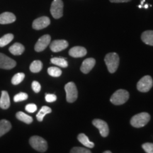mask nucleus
Segmentation results:
<instances>
[{"label": "nucleus", "mask_w": 153, "mask_h": 153, "mask_svg": "<svg viewBox=\"0 0 153 153\" xmlns=\"http://www.w3.org/2000/svg\"><path fill=\"white\" fill-rule=\"evenodd\" d=\"M107 68L110 73H114L119 65V56L116 53H110L106 55L104 58Z\"/></svg>", "instance_id": "nucleus-1"}, {"label": "nucleus", "mask_w": 153, "mask_h": 153, "mask_svg": "<svg viewBox=\"0 0 153 153\" xmlns=\"http://www.w3.org/2000/svg\"><path fill=\"white\" fill-rule=\"evenodd\" d=\"M150 115L148 113L143 112L133 116L131 120V124L135 128H142L150 121Z\"/></svg>", "instance_id": "nucleus-2"}, {"label": "nucleus", "mask_w": 153, "mask_h": 153, "mask_svg": "<svg viewBox=\"0 0 153 153\" xmlns=\"http://www.w3.org/2000/svg\"><path fill=\"white\" fill-rule=\"evenodd\" d=\"M129 93L128 91L124 89H119L113 94L111 97V102L115 105H121L128 100Z\"/></svg>", "instance_id": "nucleus-3"}, {"label": "nucleus", "mask_w": 153, "mask_h": 153, "mask_svg": "<svg viewBox=\"0 0 153 153\" xmlns=\"http://www.w3.org/2000/svg\"><path fill=\"white\" fill-rule=\"evenodd\" d=\"M30 146L38 152H44L48 149V143L45 139L40 136H32L29 140Z\"/></svg>", "instance_id": "nucleus-4"}, {"label": "nucleus", "mask_w": 153, "mask_h": 153, "mask_svg": "<svg viewBox=\"0 0 153 153\" xmlns=\"http://www.w3.org/2000/svg\"><path fill=\"white\" fill-rule=\"evenodd\" d=\"M66 91V99L68 102L73 103L77 99L78 91L75 84L74 82H70L67 84L65 87Z\"/></svg>", "instance_id": "nucleus-5"}, {"label": "nucleus", "mask_w": 153, "mask_h": 153, "mask_svg": "<svg viewBox=\"0 0 153 153\" xmlns=\"http://www.w3.org/2000/svg\"><path fill=\"white\" fill-rule=\"evenodd\" d=\"M153 85L152 78L150 76L146 75L140 79L137 84V90L140 92H148L151 89Z\"/></svg>", "instance_id": "nucleus-6"}, {"label": "nucleus", "mask_w": 153, "mask_h": 153, "mask_svg": "<svg viewBox=\"0 0 153 153\" xmlns=\"http://www.w3.org/2000/svg\"><path fill=\"white\" fill-rule=\"evenodd\" d=\"M63 2L62 0H53L51 7V14L55 19H60L63 15Z\"/></svg>", "instance_id": "nucleus-7"}, {"label": "nucleus", "mask_w": 153, "mask_h": 153, "mask_svg": "<svg viewBox=\"0 0 153 153\" xmlns=\"http://www.w3.org/2000/svg\"><path fill=\"white\" fill-rule=\"evenodd\" d=\"M16 65V61L3 53H0V68L4 70H11L15 68Z\"/></svg>", "instance_id": "nucleus-8"}, {"label": "nucleus", "mask_w": 153, "mask_h": 153, "mask_svg": "<svg viewBox=\"0 0 153 153\" xmlns=\"http://www.w3.org/2000/svg\"><path fill=\"white\" fill-rule=\"evenodd\" d=\"M51 37L49 35H44L38 39L37 43L35 45V51L36 52H41L43 51L51 43Z\"/></svg>", "instance_id": "nucleus-9"}, {"label": "nucleus", "mask_w": 153, "mask_h": 153, "mask_svg": "<svg viewBox=\"0 0 153 153\" xmlns=\"http://www.w3.org/2000/svg\"><path fill=\"white\" fill-rule=\"evenodd\" d=\"M93 125L99 130L101 135L102 137H107L109 133V129H108V124L104 120L101 119H94L92 121Z\"/></svg>", "instance_id": "nucleus-10"}, {"label": "nucleus", "mask_w": 153, "mask_h": 153, "mask_svg": "<svg viewBox=\"0 0 153 153\" xmlns=\"http://www.w3.org/2000/svg\"><path fill=\"white\" fill-rule=\"evenodd\" d=\"M51 24V20L48 16H41L33 21L32 27L35 30H41L46 28Z\"/></svg>", "instance_id": "nucleus-11"}, {"label": "nucleus", "mask_w": 153, "mask_h": 153, "mask_svg": "<svg viewBox=\"0 0 153 153\" xmlns=\"http://www.w3.org/2000/svg\"><path fill=\"white\" fill-rule=\"evenodd\" d=\"M68 42L65 40H55L50 45V48L54 53L60 52L68 47Z\"/></svg>", "instance_id": "nucleus-12"}, {"label": "nucleus", "mask_w": 153, "mask_h": 153, "mask_svg": "<svg viewBox=\"0 0 153 153\" xmlns=\"http://www.w3.org/2000/svg\"><path fill=\"white\" fill-rule=\"evenodd\" d=\"M95 64V59L91 58V57H90V58H87L83 61L81 68H80V70H81V71L83 72V73L87 74L92 70V68L94 67Z\"/></svg>", "instance_id": "nucleus-13"}, {"label": "nucleus", "mask_w": 153, "mask_h": 153, "mask_svg": "<svg viewBox=\"0 0 153 153\" xmlns=\"http://www.w3.org/2000/svg\"><path fill=\"white\" fill-rule=\"evenodd\" d=\"M16 17L11 12H4L0 14V24H9L14 23Z\"/></svg>", "instance_id": "nucleus-14"}, {"label": "nucleus", "mask_w": 153, "mask_h": 153, "mask_svg": "<svg viewBox=\"0 0 153 153\" xmlns=\"http://www.w3.org/2000/svg\"><path fill=\"white\" fill-rule=\"evenodd\" d=\"M87 50L84 47L75 46L70 50L69 55L73 57H82L87 55Z\"/></svg>", "instance_id": "nucleus-15"}, {"label": "nucleus", "mask_w": 153, "mask_h": 153, "mask_svg": "<svg viewBox=\"0 0 153 153\" xmlns=\"http://www.w3.org/2000/svg\"><path fill=\"white\" fill-rule=\"evenodd\" d=\"M10 106V98L7 91H1V98H0V108L2 109H7Z\"/></svg>", "instance_id": "nucleus-16"}, {"label": "nucleus", "mask_w": 153, "mask_h": 153, "mask_svg": "<svg viewBox=\"0 0 153 153\" xmlns=\"http://www.w3.org/2000/svg\"><path fill=\"white\" fill-rule=\"evenodd\" d=\"M9 52L14 55H20L24 52L25 48L22 44L19 43H15L13 44L9 49Z\"/></svg>", "instance_id": "nucleus-17"}, {"label": "nucleus", "mask_w": 153, "mask_h": 153, "mask_svg": "<svg viewBox=\"0 0 153 153\" xmlns=\"http://www.w3.org/2000/svg\"><path fill=\"white\" fill-rule=\"evenodd\" d=\"M141 39L145 44L153 46V30H146L141 35Z\"/></svg>", "instance_id": "nucleus-18"}, {"label": "nucleus", "mask_w": 153, "mask_h": 153, "mask_svg": "<svg viewBox=\"0 0 153 153\" xmlns=\"http://www.w3.org/2000/svg\"><path fill=\"white\" fill-rule=\"evenodd\" d=\"M11 128V124L7 120L3 119L0 120V137L4 135L10 131Z\"/></svg>", "instance_id": "nucleus-19"}, {"label": "nucleus", "mask_w": 153, "mask_h": 153, "mask_svg": "<svg viewBox=\"0 0 153 153\" xmlns=\"http://www.w3.org/2000/svg\"><path fill=\"white\" fill-rule=\"evenodd\" d=\"M77 139L82 145H85V147H87L88 148H93L94 147V143L91 142V141L89 140V139L88 138V137L85 135V134L84 133L79 134V135H78L77 137Z\"/></svg>", "instance_id": "nucleus-20"}, {"label": "nucleus", "mask_w": 153, "mask_h": 153, "mask_svg": "<svg viewBox=\"0 0 153 153\" xmlns=\"http://www.w3.org/2000/svg\"><path fill=\"white\" fill-rule=\"evenodd\" d=\"M51 112H52V110H51V108H50V107L44 106L42 107V108H41V110L39 111V112L38 113L37 115H36V118H37L38 121L41 122V121H43V118L45 117V115L48 114Z\"/></svg>", "instance_id": "nucleus-21"}, {"label": "nucleus", "mask_w": 153, "mask_h": 153, "mask_svg": "<svg viewBox=\"0 0 153 153\" xmlns=\"http://www.w3.org/2000/svg\"><path fill=\"white\" fill-rule=\"evenodd\" d=\"M16 116L19 120L23 121L25 123L30 124L33 122V118H32L31 116H28V115L26 114L25 113L22 111H19L18 113H16Z\"/></svg>", "instance_id": "nucleus-22"}, {"label": "nucleus", "mask_w": 153, "mask_h": 153, "mask_svg": "<svg viewBox=\"0 0 153 153\" xmlns=\"http://www.w3.org/2000/svg\"><path fill=\"white\" fill-rule=\"evenodd\" d=\"M51 63L55 65L61 67V68H65L68 66V62L66 59L62 58V57H53L51 60Z\"/></svg>", "instance_id": "nucleus-23"}, {"label": "nucleus", "mask_w": 153, "mask_h": 153, "mask_svg": "<svg viewBox=\"0 0 153 153\" xmlns=\"http://www.w3.org/2000/svg\"><path fill=\"white\" fill-rule=\"evenodd\" d=\"M13 39H14V35L11 33H7L3 36L0 38V47L2 48L6 46L9 43H11Z\"/></svg>", "instance_id": "nucleus-24"}, {"label": "nucleus", "mask_w": 153, "mask_h": 153, "mask_svg": "<svg viewBox=\"0 0 153 153\" xmlns=\"http://www.w3.org/2000/svg\"><path fill=\"white\" fill-rule=\"evenodd\" d=\"M43 68V63L40 60H35L30 64V70L33 73L39 72Z\"/></svg>", "instance_id": "nucleus-25"}, {"label": "nucleus", "mask_w": 153, "mask_h": 153, "mask_svg": "<svg viewBox=\"0 0 153 153\" xmlns=\"http://www.w3.org/2000/svg\"><path fill=\"white\" fill-rule=\"evenodd\" d=\"M48 73L49 74V75L54 76V77H57L62 74V70L56 67H51L48 69Z\"/></svg>", "instance_id": "nucleus-26"}, {"label": "nucleus", "mask_w": 153, "mask_h": 153, "mask_svg": "<svg viewBox=\"0 0 153 153\" xmlns=\"http://www.w3.org/2000/svg\"><path fill=\"white\" fill-rule=\"evenodd\" d=\"M25 77V74L24 73H17L13 76L12 79H11V83L14 85H17L19 84H20L23 80H24Z\"/></svg>", "instance_id": "nucleus-27"}, {"label": "nucleus", "mask_w": 153, "mask_h": 153, "mask_svg": "<svg viewBox=\"0 0 153 153\" xmlns=\"http://www.w3.org/2000/svg\"><path fill=\"white\" fill-rule=\"evenodd\" d=\"M27 99H28L27 94L24 92H21L19 94H17L16 95L14 96V102H20V101L26 100Z\"/></svg>", "instance_id": "nucleus-28"}, {"label": "nucleus", "mask_w": 153, "mask_h": 153, "mask_svg": "<svg viewBox=\"0 0 153 153\" xmlns=\"http://www.w3.org/2000/svg\"><path fill=\"white\" fill-rule=\"evenodd\" d=\"M70 153H91V151L87 148H80V147H75L73 148L70 151Z\"/></svg>", "instance_id": "nucleus-29"}, {"label": "nucleus", "mask_w": 153, "mask_h": 153, "mask_svg": "<svg viewBox=\"0 0 153 153\" xmlns=\"http://www.w3.org/2000/svg\"><path fill=\"white\" fill-rule=\"evenodd\" d=\"M143 150L147 153H153V143H146L142 145Z\"/></svg>", "instance_id": "nucleus-30"}, {"label": "nucleus", "mask_w": 153, "mask_h": 153, "mask_svg": "<svg viewBox=\"0 0 153 153\" xmlns=\"http://www.w3.org/2000/svg\"><path fill=\"white\" fill-rule=\"evenodd\" d=\"M25 109L28 113H34L37 110V106L34 104H29L26 105L25 107Z\"/></svg>", "instance_id": "nucleus-31"}, {"label": "nucleus", "mask_w": 153, "mask_h": 153, "mask_svg": "<svg viewBox=\"0 0 153 153\" xmlns=\"http://www.w3.org/2000/svg\"><path fill=\"white\" fill-rule=\"evenodd\" d=\"M31 87L33 90L34 91V92L36 93H38L41 89V86L40 85L39 82H38L37 81H33L32 82Z\"/></svg>", "instance_id": "nucleus-32"}, {"label": "nucleus", "mask_w": 153, "mask_h": 153, "mask_svg": "<svg viewBox=\"0 0 153 153\" xmlns=\"http://www.w3.org/2000/svg\"><path fill=\"white\" fill-rule=\"evenodd\" d=\"M57 97L55 94H45V101L48 103H52L56 101Z\"/></svg>", "instance_id": "nucleus-33"}, {"label": "nucleus", "mask_w": 153, "mask_h": 153, "mask_svg": "<svg viewBox=\"0 0 153 153\" xmlns=\"http://www.w3.org/2000/svg\"><path fill=\"white\" fill-rule=\"evenodd\" d=\"M111 2L113 3H123V2H129L131 0H109Z\"/></svg>", "instance_id": "nucleus-34"}, {"label": "nucleus", "mask_w": 153, "mask_h": 153, "mask_svg": "<svg viewBox=\"0 0 153 153\" xmlns=\"http://www.w3.org/2000/svg\"><path fill=\"white\" fill-rule=\"evenodd\" d=\"M104 153H112V152H111V151H109V150H107V151H105Z\"/></svg>", "instance_id": "nucleus-35"}]
</instances>
